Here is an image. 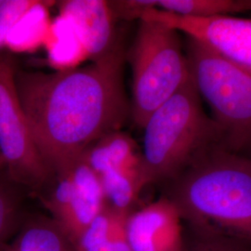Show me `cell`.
Returning <instances> with one entry per match:
<instances>
[{"label":"cell","mask_w":251,"mask_h":251,"mask_svg":"<svg viewBox=\"0 0 251 251\" xmlns=\"http://www.w3.org/2000/svg\"><path fill=\"white\" fill-rule=\"evenodd\" d=\"M28 191L0 171V248L18 231L26 213L24 203Z\"/></svg>","instance_id":"15"},{"label":"cell","mask_w":251,"mask_h":251,"mask_svg":"<svg viewBox=\"0 0 251 251\" xmlns=\"http://www.w3.org/2000/svg\"><path fill=\"white\" fill-rule=\"evenodd\" d=\"M44 191L43 206L72 244L105 206L98 176L81 157L55 174Z\"/></svg>","instance_id":"7"},{"label":"cell","mask_w":251,"mask_h":251,"mask_svg":"<svg viewBox=\"0 0 251 251\" xmlns=\"http://www.w3.org/2000/svg\"><path fill=\"white\" fill-rule=\"evenodd\" d=\"M152 9L183 16L210 18L251 11V0H151Z\"/></svg>","instance_id":"14"},{"label":"cell","mask_w":251,"mask_h":251,"mask_svg":"<svg viewBox=\"0 0 251 251\" xmlns=\"http://www.w3.org/2000/svg\"><path fill=\"white\" fill-rule=\"evenodd\" d=\"M60 11L75 29L87 55L99 62L116 52L114 15L109 2L102 0H67Z\"/></svg>","instance_id":"10"},{"label":"cell","mask_w":251,"mask_h":251,"mask_svg":"<svg viewBox=\"0 0 251 251\" xmlns=\"http://www.w3.org/2000/svg\"><path fill=\"white\" fill-rule=\"evenodd\" d=\"M44 2L36 0H9L8 6L0 12V49L9 37L10 32L23 19Z\"/></svg>","instance_id":"17"},{"label":"cell","mask_w":251,"mask_h":251,"mask_svg":"<svg viewBox=\"0 0 251 251\" xmlns=\"http://www.w3.org/2000/svg\"><path fill=\"white\" fill-rule=\"evenodd\" d=\"M127 215L105 204L73 244L75 251H132L126 231Z\"/></svg>","instance_id":"13"},{"label":"cell","mask_w":251,"mask_h":251,"mask_svg":"<svg viewBox=\"0 0 251 251\" xmlns=\"http://www.w3.org/2000/svg\"><path fill=\"white\" fill-rule=\"evenodd\" d=\"M80 157L97 176L112 170L143 168L142 152L134 140L120 130L100 138Z\"/></svg>","instance_id":"12"},{"label":"cell","mask_w":251,"mask_h":251,"mask_svg":"<svg viewBox=\"0 0 251 251\" xmlns=\"http://www.w3.org/2000/svg\"><path fill=\"white\" fill-rule=\"evenodd\" d=\"M201 100L190 75L147 119L142 151L147 185L166 183L209 149L224 145L219 126Z\"/></svg>","instance_id":"3"},{"label":"cell","mask_w":251,"mask_h":251,"mask_svg":"<svg viewBox=\"0 0 251 251\" xmlns=\"http://www.w3.org/2000/svg\"><path fill=\"white\" fill-rule=\"evenodd\" d=\"M15 69L0 55V155L3 171L29 192L40 194L53 178L36 147L15 87Z\"/></svg>","instance_id":"6"},{"label":"cell","mask_w":251,"mask_h":251,"mask_svg":"<svg viewBox=\"0 0 251 251\" xmlns=\"http://www.w3.org/2000/svg\"><path fill=\"white\" fill-rule=\"evenodd\" d=\"M0 171H3V163H2V159H1V155H0Z\"/></svg>","instance_id":"20"},{"label":"cell","mask_w":251,"mask_h":251,"mask_svg":"<svg viewBox=\"0 0 251 251\" xmlns=\"http://www.w3.org/2000/svg\"><path fill=\"white\" fill-rule=\"evenodd\" d=\"M188 226L251 242V159L218 145L162 184Z\"/></svg>","instance_id":"2"},{"label":"cell","mask_w":251,"mask_h":251,"mask_svg":"<svg viewBox=\"0 0 251 251\" xmlns=\"http://www.w3.org/2000/svg\"><path fill=\"white\" fill-rule=\"evenodd\" d=\"M243 155H245V156H247V157H249L250 159H251V149L249 152H247V153H245V154H243Z\"/></svg>","instance_id":"19"},{"label":"cell","mask_w":251,"mask_h":251,"mask_svg":"<svg viewBox=\"0 0 251 251\" xmlns=\"http://www.w3.org/2000/svg\"><path fill=\"white\" fill-rule=\"evenodd\" d=\"M179 34L159 22L140 20L128 55L132 69L130 115L139 127L143 128L152 113L190 77Z\"/></svg>","instance_id":"5"},{"label":"cell","mask_w":251,"mask_h":251,"mask_svg":"<svg viewBox=\"0 0 251 251\" xmlns=\"http://www.w3.org/2000/svg\"><path fill=\"white\" fill-rule=\"evenodd\" d=\"M184 51L192 80L210 107L225 149L247 153L251 149V72L188 36Z\"/></svg>","instance_id":"4"},{"label":"cell","mask_w":251,"mask_h":251,"mask_svg":"<svg viewBox=\"0 0 251 251\" xmlns=\"http://www.w3.org/2000/svg\"><path fill=\"white\" fill-rule=\"evenodd\" d=\"M9 2V0H0V12L8 6Z\"/></svg>","instance_id":"18"},{"label":"cell","mask_w":251,"mask_h":251,"mask_svg":"<svg viewBox=\"0 0 251 251\" xmlns=\"http://www.w3.org/2000/svg\"><path fill=\"white\" fill-rule=\"evenodd\" d=\"M132 251H183L185 234L179 210L161 196L152 203L137 207L126 222Z\"/></svg>","instance_id":"9"},{"label":"cell","mask_w":251,"mask_h":251,"mask_svg":"<svg viewBox=\"0 0 251 251\" xmlns=\"http://www.w3.org/2000/svg\"><path fill=\"white\" fill-rule=\"evenodd\" d=\"M183 251H251V242L203 227L188 226Z\"/></svg>","instance_id":"16"},{"label":"cell","mask_w":251,"mask_h":251,"mask_svg":"<svg viewBox=\"0 0 251 251\" xmlns=\"http://www.w3.org/2000/svg\"><path fill=\"white\" fill-rule=\"evenodd\" d=\"M0 251H75L61 227L50 216L26 214L13 237Z\"/></svg>","instance_id":"11"},{"label":"cell","mask_w":251,"mask_h":251,"mask_svg":"<svg viewBox=\"0 0 251 251\" xmlns=\"http://www.w3.org/2000/svg\"><path fill=\"white\" fill-rule=\"evenodd\" d=\"M142 19L159 22L185 34L251 72V19L235 16L199 18L152 8L144 10Z\"/></svg>","instance_id":"8"},{"label":"cell","mask_w":251,"mask_h":251,"mask_svg":"<svg viewBox=\"0 0 251 251\" xmlns=\"http://www.w3.org/2000/svg\"><path fill=\"white\" fill-rule=\"evenodd\" d=\"M122 49L87 66L56 72L15 71L21 105L47 166L58 174L90 145L120 130L130 115Z\"/></svg>","instance_id":"1"}]
</instances>
